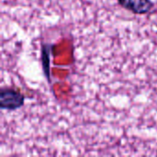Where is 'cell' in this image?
<instances>
[{
	"mask_svg": "<svg viewBox=\"0 0 157 157\" xmlns=\"http://www.w3.org/2000/svg\"><path fill=\"white\" fill-rule=\"evenodd\" d=\"M50 46L49 45H42L41 48V62L43 72L45 73L46 77L49 79L50 76Z\"/></svg>",
	"mask_w": 157,
	"mask_h": 157,
	"instance_id": "3",
	"label": "cell"
},
{
	"mask_svg": "<svg viewBox=\"0 0 157 157\" xmlns=\"http://www.w3.org/2000/svg\"><path fill=\"white\" fill-rule=\"evenodd\" d=\"M25 103V97L18 91L11 88H3L0 93V106L3 109L16 110Z\"/></svg>",
	"mask_w": 157,
	"mask_h": 157,
	"instance_id": "1",
	"label": "cell"
},
{
	"mask_svg": "<svg viewBox=\"0 0 157 157\" xmlns=\"http://www.w3.org/2000/svg\"><path fill=\"white\" fill-rule=\"evenodd\" d=\"M121 6L136 15H144L152 10L154 3L152 0H118Z\"/></svg>",
	"mask_w": 157,
	"mask_h": 157,
	"instance_id": "2",
	"label": "cell"
}]
</instances>
